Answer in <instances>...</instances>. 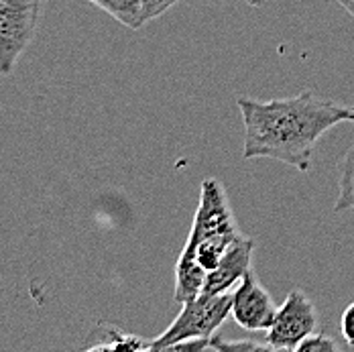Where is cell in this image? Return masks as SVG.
Returning a JSON list of instances; mask_svg holds the SVG:
<instances>
[{"label": "cell", "mask_w": 354, "mask_h": 352, "mask_svg": "<svg viewBox=\"0 0 354 352\" xmlns=\"http://www.w3.org/2000/svg\"><path fill=\"white\" fill-rule=\"evenodd\" d=\"M177 2L179 0H142V17H145V23L161 17L171 6H176Z\"/></svg>", "instance_id": "4fadbf2b"}, {"label": "cell", "mask_w": 354, "mask_h": 352, "mask_svg": "<svg viewBox=\"0 0 354 352\" xmlns=\"http://www.w3.org/2000/svg\"><path fill=\"white\" fill-rule=\"evenodd\" d=\"M277 304L250 271L232 291V317L248 332H267L277 316Z\"/></svg>", "instance_id": "5b68a950"}, {"label": "cell", "mask_w": 354, "mask_h": 352, "mask_svg": "<svg viewBox=\"0 0 354 352\" xmlns=\"http://www.w3.org/2000/svg\"><path fill=\"white\" fill-rule=\"evenodd\" d=\"M43 0H0V75H10L31 45Z\"/></svg>", "instance_id": "3957f363"}, {"label": "cell", "mask_w": 354, "mask_h": 352, "mask_svg": "<svg viewBox=\"0 0 354 352\" xmlns=\"http://www.w3.org/2000/svg\"><path fill=\"white\" fill-rule=\"evenodd\" d=\"M254 243L248 237H241L232 247L226 250L222 261L212 273H208L206 279V293H226L236 289V285L245 279V275L250 273V259H252Z\"/></svg>", "instance_id": "8992f818"}, {"label": "cell", "mask_w": 354, "mask_h": 352, "mask_svg": "<svg viewBox=\"0 0 354 352\" xmlns=\"http://www.w3.org/2000/svg\"><path fill=\"white\" fill-rule=\"evenodd\" d=\"M340 330H342V336H344L346 344H348V346H354V302L342 312Z\"/></svg>", "instance_id": "5bb4252c"}, {"label": "cell", "mask_w": 354, "mask_h": 352, "mask_svg": "<svg viewBox=\"0 0 354 352\" xmlns=\"http://www.w3.org/2000/svg\"><path fill=\"white\" fill-rule=\"evenodd\" d=\"M338 2H340V4H342V6L354 17V0H338Z\"/></svg>", "instance_id": "9a60e30c"}, {"label": "cell", "mask_w": 354, "mask_h": 352, "mask_svg": "<svg viewBox=\"0 0 354 352\" xmlns=\"http://www.w3.org/2000/svg\"><path fill=\"white\" fill-rule=\"evenodd\" d=\"M247 4H250V6H254V8H261L267 0H245Z\"/></svg>", "instance_id": "2e32d148"}, {"label": "cell", "mask_w": 354, "mask_h": 352, "mask_svg": "<svg viewBox=\"0 0 354 352\" xmlns=\"http://www.w3.org/2000/svg\"><path fill=\"white\" fill-rule=\"evenodd\" d=\"M351 112H353V120H354V106H351Z\"/></svg>", "instance_id": "e0dca14e"}, {"label": "cell", "mask_w": 354, "mask_h": 352, "mask_svg": "<svg viewBox=\"0 0 354 352\" xmlns=\"http://www.w3.org/2000/svg\"><path fill=\"white\" fill-rule=\"evenodd\" d=\"M88 2L96 4L112 19H116L118 23H122L131 29H141L145 25L142 0H88Z\"/></svg>", "instance_id": "ba28073f"}, {"label": "cell", "mask_w": 354, "mask_h": 352, "mask_svg": "<svg viewBox=\"0 0 354 352\" xmlns=\"http://www.w3.org/2000/svg\"><path fill=\"white\" fill-rule=\"evenodd\" d=\"M232 314V291L226 293H200L183 304L179 316L171 326L149 342V351H171L179 342L196 338H212V334Z\"/></svg>", "instance_id": "7a4b0ae2"}, {"label": "cell", "mask_w": 354, "mask_h": 352, "mask_svg": "<svg viewBox=\"0 0 354 352\" xmlns=\"http://www.w3.org/2000/svg\"><path fill=\"white\" fill-rule=\"evenodd\" d=\"M338 351V344L324 336V334H312L308 336L299 346H297V352H334Z\"/></svg>", "instance_id": "7c38bea8"}, {"label": "cell", "mask_w": 354, "mask_h": 352, "mask_svg": "<svg viewBox=\"0 0 354 352\" xmlns=\"http://www.w3.org/2000/svg\"><path fill=\"white\" fill-rule=\"evenodd\" d=\"M245 122V159H275L310 172L318 141L338 122L353 120L351 106L326 100L312 90L297 96L259 102L239 98Z\"/></svg>", "instance_id": "6da1fadb"}, {"label": "cell", "mask_w": 354, "mask_h": 352, "mask_svg": "<svg viewBox=\"0 0 354 352\" xmlns=\"http://www.w3.org/2000/svg\"><path fill=\"white\" fill-rule=\"evenodd\" d=\"M206 279H208V271L204 267H200L196 261L179 257L176 265V293H174V299L181 306L192 302L194 297L204 293Z\"/></svg>", "instance_id": "52a82bcc"}, {"label": "cell", "mask_w": 354, "mask_h": 352, "mask_svg": "<svg viewBox=\"0 0 354 352\" xmlns=\"http://www.w3.org/2000/svg\"><path fill=\"white\" fill-rule=\"evenodd\" d=\"M210 351L216 352H250V351H271L265 344H259V342H250V340H241V342H228V340H222V336H212L210 340Z\"/></svg>", "instance_id": "8fae6325"}, {"label": "cell", "mask_w": 354, "mask_h": 352, "mask_svg": "<svg viewBox=\"0 0 354 352\" xmlns=\"http://www.w3.org/2000/svg\"><path fill=\"white\" fill-rule=\"evenodd\" d=\"M336 212H354V145L348 149L344 157V167H342V177H340V192L336 200Z\"/></svg>", "instance_id": "9c48e42d"}, {"label": "cell", "mask_w": 354, "mask_h": 352, "mask_svg": "<svg viewBox=\"0 0 354 352\" xmlns=\"http://www.w3.org/2000/svg\"><path fill=\"white\" fill-rule=\"evenodd\" d=\"M88 349L90 351H142V349H149V342H142L139 336L122 334V332L110 328L106 332V340L90 344Z\"/></svg>", "instance_id": "30bf717a"}, {"label": "cell", "mask_w": 354, "mask_h": 352, "mask_svg": "<svg viewBox=\"0 0 354 352\" xmlns=\"http://www.w3.org/2000/svg\"><path fill=\"white\" fill-rule=\"evenodd\" d=\"M318 310L314 302L299 289H291L285 297L273 326L267 330V346L271 351H297V346L316 332Z\"/></svg>", "instance_id": "277c9868"}]
</instances>
